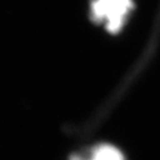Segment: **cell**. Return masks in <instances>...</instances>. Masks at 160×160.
<instances>
[{"label": "cell", "instance_id": "6da1fadb", "mask_svg": "<svg viewBox=\"0 0 160 160\" xmlns=\"http://www.w3.org/2000/svg\"><path fill=\"white\" fill-rule=\"evenodd\" d=\"M132 9L133 0H92L90 18L96 23H103L108 32L118 33Z\"/></svg>", "mask_w": 160, "mask_h": 160}, {"label": "cell", "instance_id": "7a4b0ae2", "mask_svg": "<svg viewBox=\"0 0 160 160\" xmlns=\"http://www.w3.org/2000/svg\"><path fill=\"white\" fill-rule=\"evenodd\" d=\"M70 160H125V157L115 146L102 143L95 146L86 152L71 156Z\"/></svg>", "mask_w": 160, "mask_h": 160}]
</instances>
